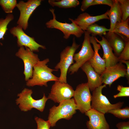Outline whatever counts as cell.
<instances>
[{"label": "cell", "mask_w": 129, "mask_h": 129, "mask_svg": "<svg viewBox=\"0 0 129 129\" xmlns=\"http://www.w3.org/2000/svg\"><path fill=\"white\" fill-rule=\"evenodd\" d=\"M49 61L48 58L39 61L33 67L32 76L27 81L26 85L28 86H48L47 83L51 81H59V77L52 73L58 70L48 67L47 65Z\"/></svg>", "instance_id": "6da1fadb"}, {"label": "cell", "mask_w": 129, "mask_h": 129, "mask_svg": "<svg viewBox=\"0 0 129 129\" xmlns=\"http://www.w3.org/2000/svg\"><path fill=\"white\" fill-rule=\"evenodd\" d=\"M77 110L73 98L64 101L59 103L58 106L54 105L49 109L48 120L51 126L54 127L60 119H70L76 113Z\"/></svg>", "instance_id": "7a4b0ae2"}, {"label": "cell", "mask_w": 129, "mask_h": 129, "mask_svg": "<svg viewBox=\"0 0 129 129\" xmlns=\"http://www.w3.org/2000/svg\"><path fill=\"white\" fill-rule=\"evenodd\" d=\"M32 93L31 89L24 88L21 92L17 94L18 97L16 100V104L18 105L22 111L27 112L34 108L43 112L48 98L44 93L41 99L36 100L32 97Z\"/></svg>", "instance_id": "3957f363"}, {"label": "cell", "mask_w": 129, "mask_h": 129, "mask_svg": "<svg viewBox=\"0 0 129 129\" xmlns=\"http://www.w3.org/2000/svg\"><path fill=\"white\" fill-rule=\"evenodd\" d=\"M80 46L76 43L75 38L74 37L72 45L66 47L61 52L60 61L54 67L55 69L58 70L59 69L60 71L59 81L67 83V75L68 70L71 64L74 63V54Z\"/></svg>", "instance_id": "277c9868"}, {"label": "cell", "mask_w": 129, "mask_h": 129, "mask_svg": "<svg viewBox=\"0 0 129 129\" xmlns=\"http://www.w3.org/2000/svg\"><path fill=\"white\" fill-rule=\"evenodd\" d=\"M106 86L105 84L101 85L92 91L91 105V109L104 114L111 110L121 108L124 103L123 102H119L114 104L110 102L102 92V89L106 87Z\"/></svg>", "instance_id": "5b68a950"}, {"label": "cell", "mask_w": 129, "mask_h": 129, "mask_svg": "<svg viewBox=\"0 0 129 129\" xmlns=\"http://www.w3.org/2000/svg\"><path fill=\"white\" fill-rule=\"evenodd\" d=\"M84 38L81 50L75 54L73 60L75 62L69 68L68 72L70 75L76 72L86 62L89 61L93 56L94 52L90 41V34L84 31Z\"/></svg>", "instance_id": "8992f818"}, {"label": "cell", "mask_w": 129, "mask_h": 129, "mask_svg": "<svg viewBox=\"0 0 129 129\" xmlns=\"http://www.w3.org/2000/svg\"><path fill=\"white\" fill-rule=\"evenodd\" d=\"M49 11L52 14L53 18L46 23L45 25L47 28H55L60 30L64 34V38L66 39H68L71 35L79 38L84 33V31L74 23H69L58 21L56 19L54 9L51 8L50 9Z\"/></svg>", "instance_id": "52a82bcc"}, {"label": "cell", "mask_w": 129, "mask_h": 129, "mask_svg": "<svg viewBox=\"0 0 129 129\" xmlns=\"http://www.w3.org/2000/svg\"><path fill=\"white\" fill-rule=\"evenodd\" d=\"M77 110L85 113L91 109L92 95L87 82L79 84L76 87L73 96Z\"/></svg>", "instance_id": "ba28073f"}, {"label": "cell", "mask_w": 129, "mask_h": 129, "mask_svg": "<svg viewBox=\"0 0 129 129\" xmlns=\"http://www.w3.org/2000/svg\"><path fill=\"white\" fill-rule=\"evenodd\" d=\"M42 0H29L25 2L20 1L16 7L20 12L17 22L18 25L26 30L28 27V21L31 15L36 9L41 4Z\"/></svg>", "instance_id": "9c48e42d"}, {"label": "cell", "mask_w": 129, "mask_h": 129, "mask_svg": "<svg viewBox=\"0 0 129 129\" xmlns=\"http://www.w3.org/2000/svg\"><path fill=\"white\" fill-rule=\"evenodd\" d=\"M74 91L67 83L56 81L52 86L48 98L55 102L59 103L71 99L73 96Z\"/></svg>", "instance_id": "30bf717a"}, {"label": "cell", "mask_w": 129, "mask_h": 129, "mask_svg": "<svg viewBox=\"0 0 129 129\" xmlns=\"http://www.w3.org/2000/svg\"><path fill=\"white\" fill-rule=\"evenodd\" d=\"M24 47H20L15 55L22 59L24 63L23 73L25 80L27 81L32 76L33 69L34 65L40 60L38 55L33 53L28 48Z\"/></svg>", "instance_id": "8fae6325"}, {"label": "cell", "mask_w": 129, "mask_h": 129, "mask_svg": "<svg viewBox=\"0 0 129 129\" xmlns=\"http://www.w3.org/2000/svg\"><path fill=\"white\" fill-rule=\"evenodd\" d=\"M10 32L14 37L17 38V45L20 47H25L28 48L33 52H39V48L46 49L45 46L37 43L33 37L27 35L24 32L23 29L18 25L11 28Z\"/></svg>", "instance_id": "7c38bea8"}, {"label": "cell", "mask_w": 129, "mask_h": 129, "mask_svg": "<svg viewBox=\"0 0 129 129\" xmlns=\"http://www.w3.org/2000/svg\"><path fill=\"white\" fill-rule=\"evenodd\" d=\"M126 68L119 61L114 65L106 68L101 75L102 83L110 87L112 83L121 77L125 76Z\"/></svg>", "instance_id": "4fadbf2b"}, {"label": "cell", "mask_w": 129, "mask_h": 129, "mask_svg": "<svg viewBox=\"0 0 129 129\" xmlns=\"http://www.w3.org/2000/svg\"><path fill=\"white\" fill-rule=\"evenodd\" d=\"M85 113L89 118L86 123L88 129H110L105 114L91 108Z\"/></svg>", "instance_id": "5bb4252c"}, {"label": "cell", "mask_w": 129, "mask_h": 129, "mask_svg": "<svg viewBox=\"0 0 129 129\" xmlns=\"http://www.w3.org/2000/svg\"><path fill=\"white\" fill-rule=\"evenodd\" d=\"M104 19H109L106 12L102 14L95 16H91L85 12L80 14L74 20L70 18L69 19L72 22L77 25L84 31H86L89 26Z\"/></svg>", "instance_id": "9a60e30c"}, {"label": "cell", "mask_w": 129, "mask_h": 129, "mask_svg": "<svg viewBox=\"0 0 129 129\" xmlns=\"http://www.w3.org/2000/svg\"><path fill=\"white\" fill-rule=\"evenodd\" d=\"M89 40L93 45L94 53L88 61L95 70L101 75L106 68L105 60L101 57L98 53L99 50L101 49V46L97 42L94 36H90Z\"/></svg>", "instance_id": "2e32d148"}, {"label": "cell", "mask_w": 129, "mask_h": 129, "mask_svg": "<svg viewBox=\"0 0 129 129\" xmlns=\"http://www.w3.org/2000/svg\"><path fill=\"white\" fill-rule=\"evenodd\" d=\"M105 36L114 54L118 57L124 49L126 41L129 39L120 34L112 32H108Z\"/></svg>", "instance_id": "e0dca14e"}, {"label": "cell", "mask_w": 129, "mask_h": 129, "mask_svg": "<svg viewBox=\"0 0 129 129\" xmlns=\"http://www.w3.org/2000/svg\"><path fill=\"white\" fill-rule=\"evenodd\" d=\"M86 74L88 79V86L91 91L102 85V78L101 75L94 70L89 61L85 63L81 67Z\"/></svg>", "instance_id": "ac0fdd59"}, {"label": "cell", "mask_w": 129, "mask_h": 129, "mask_svg": "<svg viewBox=\"0 0 129 129\" xmlns=\"http://www.w3.org/2000/svg\"><path fill=\"white\" fill-rule=\"evenodd\" d=\"M94 37L97 42L99 43L102 48L103 54L102 58L105 60L106 67L114 65L118 62L119 60L118 57L113 53V49L105 37L102 36L101 40H99L96 36Z\"/></svg>", "instance_id": "d6986e66"}, {"label": "cell", "mask_w": 129, "mask_h": 129, "mask_svg": "<svg viewBox=\"0 0 129 129\" xmlns=\"http://www.w3.org/2000/svg\"><path fill=\"white\" fill-rule=\"evenodd\" d=\"M110 21L109 32H112L116 23L122 21V14L118 0H114L113 5L107 12Z\"/></svg>", "instance_id": "ffe728a7"}, {"label": "cell", "mask_w": 129, "mask_h": 129, "mask_svg": "<svg viewBox=\"0 0 129 129\" xmlns=\"http://www.w3.org/2000/svg\"><path fill=\"white\" fill-rule=\"evenodd\" d=\"M48 2L53 7L56 6L64 8H75L80 4L77 0H49Z\"/></svg>", "instance_id": "44dd1931"}, {"label": "cell", "mask_w": 129, "mask_h": 129, "mask_svg": "<svg viewBox=\"0 0 129 129\" xmlns=\"http://www.w3.org/2000/svg\"><path fill=\"white\" fill-rule=\"evenodd\" d=\"M129 19L128 18L125 21L117 22L112 32L123 35L129 39Z\"/></svg>", "instance_id": "7402d4cb"}, {"label": "cell", "mask_w": 129, "mask_h": 129, "mask_svg": "<svg viewBox=\"0 0 129 129\" xmlns=\"http://www.w3.org/2000/svg\"><path fill=\"white\" fill-rule=\"evenodd\" d=\"M109 31V29L107 28L105 26L95 23L88 27L86 31L90 34H91L92 36L98 35L101 37L103 35H105L106 32Z\"/></svg>", "instance_id": "603a6c76"}, {"label": "cell", "mask_w": 129, "mask_h": 129, "mask_svg": "<svg viewBox=\"0 0 129 129\" xmlns=\"http://www.w3.org/2000/svg\"><path fill=\"white\" fill-rule=\"evenodd\" d=\"M14 19V16L12 14H8L4 19L0 18V40L3 39V37L8 30V25Z\"/></svg>", "instance_id": "cb8c5ba5"}, {"label": "cell", "mask_w": 129, "mask_h": 129, "mask_svg": "<svg viewBox=\"0 0 129 129\" xmlns=\"http://www.w3.org/2000/svg\"><path fill=\"white\" fill-rule=\"evenodd\" d=\"M16 0H0V5L6 13L11 14L17 4Z\"/></svg>", "instance_id": "d4e9b609"}, {"label": "cell", "mask_w": 129, "mask_h": 129, "mask_svg": "<svg viewBox=\"0 0 129 129\" xmlns=\"http://www.w3.org/2000/svg\"><path fill=\"white\" fill-rule=\"evenodd\" d=\"M108 113L112 114L119 118L125 119L129 118V107L127 106L121 108L113 109L109 111Z\"/></svg>", "instance_id": "484cf974"}, {"label": "cell", "mask_w": 129, "mask_h": 129, "mask_svg": "<svg viewBox=\"0 0 129 129\" xmlns=\"http://www.w3.org/2000/svg\"><path fill=\"white\" fill-rule=\"evenodd\" d=\"M118 0L122 14V20L125 21L129 17V0Z\"/></svg>", "instance_id": "4316f807"}, {"label": "cell", "mask_w": 129, "mask_h": 129, "mask_svg": "<svg viewBox=\"0 0 129 129\" xmlns=\"http://www.w3.org/2000/svg\"><path fill=\"white\" fill-rule=\"evenodd\" d=\"M35 120L37 125V129H50L51 125L48 120L45 121L38 117H36Z\"/></svg>", "instance_id": "83f0119b"}, {"label": "cell", "mask_w": 129, "mask_h": 129, "mask_svg": "<svg viewBox=\"0 0 129 129\" xmlns=\"http://www.w3.org/2000/svg\"><path fill=\"white\" fill-rule=\"evenodd\" d=\"M119 61L129 60V39L126 40L125 45L123 50L118 57Z\"/></svg>", "instance_id": "f1b7e54d"}, {"label": "cell", "mask_w": 129, "mask_h": 129, "mask_svg": "<svg viewBox=\"0 0 129 129\" xmlns=\"http://www.w3.org/2000/svg\"><path fill=\"white\" fill-rule=\"evenodd\" d=\"M113 2L114 0H94L91 5H105L111 7L113 5Z\"/></svg>", "instance_id": "f546056e"}, {"label": "cell", "mask_w": 129, "mask_h": 129, "mask_svg": "<svg viewBox=\"0 0 129 129\" xmlns=\"http://www.w3.org/2000/svg\"><path fill=\"white\" fill-rule=\"evenodd\" d=\"M94 0H83L81 2V5L80 10L83 12L86 10L89 7L91 6Z\"/></svg>", "instance_id": "4dcf8cb0"}, {"label": "cell", "mask_w": 129, "mask_h": 129, "mask_svg": "<svg viewBox=\"0 0 129 129\" xmlns=\"http://www.w3.org/2000/svg\"><path fill=\"white\" fill-rule=\"evenodd\" d=\"M116 126L118 129H129V121L119 122Z\"/></svg>", "instance_id": "1f68e13d"}, {"label": "cell", "mask_w": 129, "mask_h": 129, "mask_svg": "<svg viewBox=\"0 0 129 129\" xmlns=\"http://www.w3.org/2000/svg\"><path fill=\"white\" fill-rule=\"evenodd\" d=\"M129 96V91H119V92L117 94L114 95L113 96V97L114 98H116L117 97H127Z\"/></svg>", "instance_id": "d6a6232c"}, {"label": "cell", "mask_w": 129, "mask_h": 129, "mask_svg": "<svg viewBox=\"0 0 129 129\" xmlns=\"http://www.w3.org/2000/svg\"><path fill=\"white\" fill-rule=\"evenodd\" d=\"M122 63L125 64L127 66L125 76L128 80H129V61L121 60L119 61Z\"/></svg>", "instance_id": "836d02e7"}, {"label": "cell", "mask_w": 129, "mask_h": 129, "mask_svg": "<svg viewBox=\"0 0 129 129\" xmlns=\"http://www.w3.org/2000/svg\"><path fill=\"white\" fill-rule=\"evenodd\" d=\"M117 90L119 91H129V87H124L122 85H118Z\"/></svg>", "instance_id": "e575fe53"}]
</instances>
